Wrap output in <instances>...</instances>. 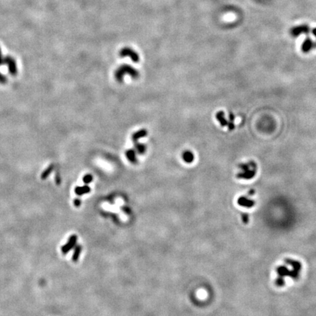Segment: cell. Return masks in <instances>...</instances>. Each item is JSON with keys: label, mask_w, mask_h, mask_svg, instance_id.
Here are the masks:
<instances>
[{"label": "cell", "mask_w": 316, "mask_h": 316, "mask_svg": "<svg viewBox=\"0 0 316 316\" xmlns=\"http://www.w3.org/2000/svg\"><path fill=\"white\" fill-rule=\"evenodd\" d=\"M146 135H147V131L146 130H139V131L136 132L133 135V141H134V143L137 142L138 139L146 136Z\"/></svg>", "instance_id": "obj_11"}, {"label": "cell", "mask_w": 316, "mask_h": 316, "mask_svg": "<svg viewBox=\"0 0 316 316\" xmlns=\"http://www.w3.org/2000/svg\"><path fill=\"white\" fill-rule=\"evenodd\" d=\"M312 47V43H311L310 40H306L304 42V44L302 45V50L304 52H307L308 51H309Z\"/></svg>", "instance_id": "obj_15"}, {"label": "cell", "mask_w": 316, "mask_h": 316, "mask_svg": "<svg viewBox=\"0 0 316 316\" xmlns=\"http://www.w3.org/2000/svg\"><path fill=\"white\" fill-rule=\"evenodd\" d=\"M90 190H91V189H90V187L88 185H84V186L82 187H76V189H75V193L78 195H82L89 193Z\"/></svg>", "instance_id": "obj_7"}, {"label": "cell", "mask_w": 316, "mask_h": 316, "mask_svg": "<svg viewBox=\"0 0 316 316\" xmlns=\"http://www.w3.org/2000/svg\"><path fill=\"white\" fill-rule=\"evenodd\" d=\"M4 63V60L1 57V49H0V65H1Z\"/></svg>", "instance_id": "obj_20"}, {"label": "cell", "mask_w": 316, "mask_h": 316, "mask_svg": "<svg viewBox=\"0 0 316 316\" xmlns=\"http://www.w3.org/2000/svg\"><path fill=\"white\" fill-rule=\"evenodd\" d=\"M77 242V236L76 235H72L68 239V242H67L65 245L62 247V252L64 255L68 253V252L70 250H72Z\"/></svg>", "instance_id": "obj_3"}, {"label": "cell", "mask_w": 316, "mask_h": 316, "mask_svg": "<svg viewBox=\"0 0 316 316\" xmlns=\"http://www.w3.org/2000/svg\"><path fill=\"white\" fill-rule=\"evenodd\" d=\"M93 180V177L92 176V174H86L84 177L83 181L85 184H89L92 182V181Z\"/></svg>", "instance_id": "obj_16"}, {"label": "cell", "mask_w": 316, "mask_h": 316, "mask_svg": "<svg viewBox=\"0 0 316 316\" xmlns=\"http://www.w3.org/2000/svg\"><path fill=\"white\" fill-rule=\"evenodd\" d=\"M242 172L239 173L237 177L244 179H250L255 177L257 172V166L254 162L251 161L247 163H244L239 166Z\"/></svg>", "instance_id": "obj_1"}, {"label": "cell", "mask_w": 316, "mask_h": 316, "mask_svg": "<svg viewBox=\"0 0 316 316\" xmlns=\"http://www.w3.org/2000/svg\"><path fill=\"white\" fill-rule=\"evenodd\" d=\"M216 119L219 121V122L220 123L221 126L222 127H225V126L228 125V121L226 120V119L225 118V114H224L223 111H219L216 114Z\"/></svg>", "instance_id": "obj_9"}, {"label": "cell", "mask_w": 316, "mask_h": 316, "mask_svg": "<svg viewBox=\"0 0 316 316\" xmlns=\"http://www.w3.org/2000/svg\"><path fill=\"white\" fill-rule=\"evenodd\" d=\"M120 55L121 57H130L131 60L135 62H138L139 60V57L136 54V52H135L132 49H128V48L122 49L120 52Z\"/></svg>", "instance_id": "obj_5"}, {"label": "cell", "mask_w": 316, "mask_h": 316, "mask_svg": "<svg viewBox=\"0 0 316 316\" xmlns=\"http://www.w3.org/2000/svg\"><path fill=\"white\" fill-rule=\"evenodd\" d=\"M126 156H127V159L130 162H131L132 163H137V158L136 155H135V151L133 149H130V150H127L126 152Z\"/></svg>", "instance_id": "obj_10"}, {"label": "cell", "mask_w": 316, "mask_h": 316, "mask_svg": "<svg viewBox=\"0 0 316 316\" xmlns=\"http://www.w3.org/2000/svg\"><path fill=\"white\" fill-rule=\"evenodd\" d=\"M54 165H53V164L50 165L49 167H48L47 169H46V170H45L43 173H42V174H41V179H42L45 180L46 179H47L48 177H49V176L50 175V174H51V172H52L53 170H54Z\"/></svg>", "instance_id": "obj_12"}, {"label": "cell", "mask_w": 316, "mask_h": 316, "mask_svg": "<svg viewBox=\"0 0 316 316\" xmlns=\"http://www.w3.org/2000/svg\"><path fill=\"white\" fill-rule=\"evenodd\" d=\"M81 200L79 198H76L74 200V205L76 207H79L81 206Z\"/></svg>", "instance_id": "obj_18"}, {"label": "cell", "mask_w": 316, "mask_h": 316, "mask_svg": "<svg viewBox=\"0 0 316 316\" xmlns=\"http://www.w3.org/2000/svg\"><path fill=\"white\" fill-rule=\"evenodd\" d=\"M4 63L7 64V67H8L9 72L12 76H16L17 72V67H16V63L15 61L14 60V59L12 57H7L6 58L4 59Z\"/></svg>", "instance_id": "obj_4"}, {"label": "cell", "mask_w": 316, "mask_h": 316, "mask_svg": "<svg viewBox=\"0 0 316 316\" xmlns=\"http://www.w3.org/2000/svg\"><path fill=\"white\" fill-rule=\"evenodd\" d=\"M182 159L187 163H191L194 160V155L191 151L186 150L182 154Z\"/></svg>", "instance_id": "obj_8"}, {"label": "cell", "mask_w": 316, "mask_h": 316, "mask_svg": "<svg viewBox=\"0 0 316 316\" xmlns=\"http://www.w3.org/2000/svg\"><path fill=\"white\" fill-rule=\"evenodd\" d=\"M229 119H230V121H231V122H233V121L234 120L235 116H234V115H233L232 113H230V114H229Z\"/></svg>", "instance_id": "obj_19"}, {"label": "cell", "mask_w": 316, "mask_h": 316, "mask_svg": "<svg viewBox=\"0 0 316 316\" xmlns=\"http://www.w3.org/2000/svg\"><path fill=\"white\" fill-rule=\"evenodd\" d=\"M7 78H6L4 75H2L1 73H0V84H5L7 83Z\"/></svg>", "instance_id": "obj_17"}, {"label": "cell", "mask_w": 316, "mask_h": 316, "mask_svg": "<svg viewBox=\"0 0 316 316\" xmlns=\"http://www.w3.org/2000/svg\"><path fill=\"white\" fill-rule=\"evenodd\" d=\"M126 73L130 75L133 78H138V76H139V73L136 70L129 65H122L115 73V77H116V80L119 81V82L122 81V79L124 78V76Z\"/></svg>", "instance_id": "obj_2"}, {"label": "cell", "mask_w": 316, "mask_h": 316, "mask_svg": "<svg viewBox=\"0 0 316 316\" xmlns=\"http://www.w3.org/2000/svg\"><path fill=\"white\" fill-rule=\"evenodd\" d=\"M238 203L240 206L245 207H251L254 205V201L253 200L247 198L246 197H241L238 200Z\"/></svg>", "instance_id": "obj_6"}, {"label": "cell", "mask_w": 316, "mask_h": 316, "mask_svg": "<svg viewBox=\"0 0 316 316\" xmlns=\"http://www.w3.org/2000/svg\"><path fill=\"white\" fill-rule=\"evenodd\" d=\"M81 252V247L80 245H77L76 246V249H75L74 253H73V261L76 262V261H78V258H79V255H80Z\"/></svg>", "instance_id": "obj_13"}, {"label": "cell", "mask_w": 316, "mask_h": 316, "mask_svg": "<svg viewBox=\"0 0 316 316\" xmlns=\"http://www.w3.org/2000/svg\"><path fill=\"white\" fill-rule=\"evenodd\" d=\"M135 144V147L136 149V151L138 152V153L139 154H144L146 152V146L145 145L142 144H139V143H134Z\"/></svg>", "instance_id": "obj_14"}]
</instances>
